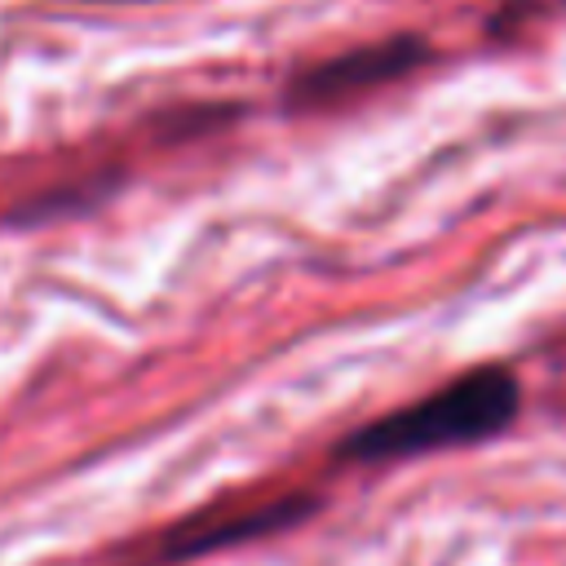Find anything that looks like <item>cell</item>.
Returning a JSON list of instances; mask_svg holds the SVG:
<instances>
[{
    "instance_id": "cell-2",
    "label": "cell",
    "mask_w": 566,
    "mask_h": 566,
    "mask_svg": "<svg viewBox=\"0 0 566 566\" xmlns=\"http://www.w3.org/2000/svg\"><path fill=\"white\" fill-rule=\"evenodd\" d=\"M318 509L314 491H270V495H221L212 504H199L195 513L168 522L155 544H150V562L172 566V562H190L203 553H221L274 531H287L296 522H305Z\"/></svg>"
},
{
    "instance_id": "cell-3",
    "label": "cell",
    "mask_w": 566,
    "mask_h": 566,
    "mask_svg": "<svg viewBox=\"0 0 566 566\" xmlns=\"http://www.w3.org/2000/svg\"><path fill=\"white\" fill-rule=\"evenodd\" d=\"M424 62H429V44L420 35H389L376 44H358V49H345V53L314 62L301 75H292L287 102L292 106H336V102H349L367 88L402 80Z\"/></svg>"
},
{
    "instance_id": "cell-1",
    "label": "cell",
    "mask_w": 566,
    "mask_h": 566,
    "mask_svg": "<svg viewBox=\"0 0 566 566\" xmlns=\"http://www.w3.org/2000/svg\"><path fill=\"white\" fill-rule=\"evenodd\" d=\"M517 402H522L517 380L504 367H478L447 380L420 402H407L389 416L367 420L363 429L340 438L332 455L340 464H385V460H407L438 447L478 442L500 433L517 416Z\"/></svg>"
}]
</instances>
